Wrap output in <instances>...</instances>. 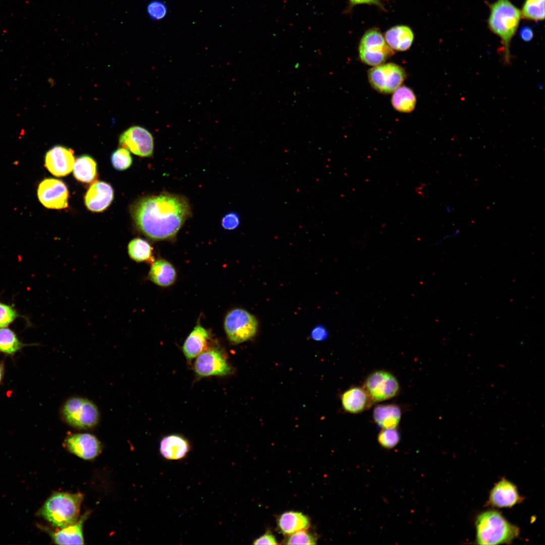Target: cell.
<instances>
[{
    "label": "cell",
    "instance_id": "cell-1",
    "mask_svg": "<svg viewBox=\"0 0 545 545\" xmlns=\"http://www.w3.org/2000/svg\"><path fill=\"white\" fill-rule=\"evenodd\" d=\"M131 214L146 237L154 241L170 240L190 217L191 210L184 196L164 192L139 199L132 206Z\"/></svg>",
    "mask_w": 545,
    "mask_h": 545
},
{
    "label": "cell",
    "instance_id": "cell-2",
    "mask_svg": "<svg viewBox=\"0 0 545 545\" xmlns=\"http://www.w3.org/2000/svg\"><path fill=\"white\" fill-rule=\"evenodd\" d=\"M521 17V11L509 0H497L490 5L488 27L501 38L505 64L510 62V44Z\"/></svg>",
    "mask_w": 545,
    "mask_h": 545
},
{
    "label": "cell",
    "instance_id": "cell-3",
    "mask_svg": "<svg viewBox=\"0 0 545 545\" xmlns=\"http://www.w3.org/2000/svg\"><path fill=\"white\" fill-rule=\"evenodd\" d=\"M475 526L476 542L478 544L508 543L519 534V529L516 526L511 524L495 510L480 514L476 518Z\"/></svg>",
    "mask_w": 545,
    "mask_h": 545
},
{
    "label": "cell",
    "instance_id": "cell-4",
    "mask_svg": "<svg viewBox=\"0 0 545 545\" xmlns=\"http://www.w3.org/2000/svg\"><path fill=\"white\" fill-rule=\"evenodd\" d=\"M83 497L81 493H54L45 502L40 514L56 527L62 528L72 524L79 519Z\"/></svg>",
    "mask_w": 545,
    "mask_h": 545
},
{
    "label": "cell",
    "instance_id": "cell-5",
    "mask_svg": "<svg viewBox=\"0 0 545 545\" xmlns=\"http://www.w3.org/2000/svg\"><path fill=\"white\" fill-rule=\"evenodd\" d=\"M62 420L69 425L79 429L95 427L100 420V413L92 401L80 397L67 399L61 409Z\"/></svg>",
    "mask_w": 545,
    "mask_h": 545
},
{
    "label": "cell",
    "instance_id": "cell-6",
    "mask_svg": "<svg viewBox=\"0 0 545 545\" xmlns=\"http://www.w3.org/2000/svg\"><path fill=\"white\" fill-rule=\"evenodd\" d=\"M224 326L228 339L231 343L238 344L250 339L256 334L258 321L247 310L237 308L227 313Z\"/></svg>",
    "mask_w": 545,
    "mask_h": 545
},
{
    "label": "cell",
    "instance_id": "cell-7",
    "mask_svg": "<svg viewBox=\"0 0 545 545\" xmlns=\"http://www.w3.org/2000/svg\"><path fill=\"white\" fill-rule=\"evenodd\" d=\"M394 53L380 31L375 28L367 30L359 45L360 60L364 64L376 66L383 64Z\"/></svg>",
    "mask_w": 545,
    "mask_h": 545
},
{
    "label": "cell",
    "instance_id": "cell-8",
    "mask_svg": "<svg viewBox=\"0 0 545 545\" xmlns=\"http://www.w3.org/2000/svg\"><path fill=\"white\" fill-rule=\"evenodd\" d=\"M406 77L404 70L394 63L374 66L368 71V79L371 86L378 92H393L403 82Z\"/></svg>",
    "mask_w": 545,
    "mask_h": 545
},
{
    "label": "cell",
    "instance_id": "cell-9",
    "mask_svg": "<svg viewBox=\"0 0 545 545\" xmlns=\"http://www.w3.org/2000/svg\"><path fill=\"white\" fill-rule=\"evenodd\" d=\"M373 402H381L395 397L399 393V383L391 373L385 370H377L370 374L364 384Z\"/></svg>",
    "mask_w": 545,
    "mask_h": 545
},
{
    "label": "cell",
    "instance_id": "cell-10",
    "mask_svg": "<svg viewBox=\"0 0 545 545\" xmlns=\"http://www.w3.org/2000/svg\"><path fill=\"white\" fill-rule=\"evenodd\" d=\"M194 370L200 377L223 376L230 374L232 368L221 351L217 348H210L206 349L196 357Z\"/></svg>",
    "mask_w": 545,
    "mask_h": 545
},
{
    "label": "cell",
    "instance_id": "cell-11",
    "mask_svg": "<svg viewBox=\"0 0 545 545\" xmlns=\"http://www.w3.org/2000/svg\"><path fill=\"white\" fill-rule=\"evenodd\" d=\"M119 141L120 147L125 148L135 155L150 157L153 154V136L142 127H130L121 134Z\"/></svg>",
    "mask_w": 545,
    "mask_h": 545
},
{
    "label": "cell",
    "instance_id": "cell-12",
    "mask_svg": "<svg viewBox=\"0 0 545 545\" xmlns=\"http://www.w3.org/2000/svg\"><path fill=\"white\" fill-rule=\"evenodd\" d=\"M37 196L40 202L48 208L60 209L68 206L69 191L62 181L47 178L39 184Z\"/></svg>",
    "mask_w": 545,
    "mask_h": 545
},
{
    "label": "cell",
    "instance_id": "cell-13",
    "mask_svg": "<svg viewBox=\"0 0 545 545\" xmlns=\"http://www.w3.org/2000/svg\"><path fill=\"white\" fill-rule=\"evenodd\" d=\"M65 447L71 453L84 460H92L100 453L101 445L99 440L88 433L69 434L65 439Z\"/></svg>",
    "mask_w": 545,
    "mask_h": 545
},
{
    "label": "cell",
    "instance_id": "cell-14",
    "mask_svg": "<svg viewBox=\"0 0 545 545\" xmlns=\"http://www.w3.org/2000/svg\"><path fill=\"white\" fill-rule=\"evenodd\" d=\"M74 151L68 147L57 145L49 150L45 156V166L53 175L63 177L73 170Z\"/></svg>",
    "mask_w": 545,
    "mask_h": 545
},
{
    "label": "cell",
    "instance_id": "cell-15",
    "mask_svg": "<svg viewBox=\"0 0 545 545\" xmlns=\"http://www.w3.org/2000/svg\"><path fill=\"white\" fill-rule=\"evenodd\" d=\"M114 198V190L111 185L95 181L90 185L84 197L86 207L93 212H101L111 204Z\"/></svg>",
    "mask_w": 545,
    "mask_h": 545
},
{
    "label": "cell",
    "instance_id": "cell-16",
    "mask_svg": "<svg viewBox=\"0 0 545 545\" xmlns=\"http://www.w3.org/2000/svg\"><path fill=\"white\" fill-rule=\"evenodd\" d=\"M489 504L498 508L512 507L521 501L516 486L505 478L499 481L490 492Z\"/></svg>",
    "mask_w": 545,
    "mask_h": 545
},
{
    "label": "cell",
    "instance_id": "cell-17",
    "mask_svg": "<svg viewBox=\"0 0 545 545\" xmlns=\"http://www.w3.org/2000/svg\"><path fill=\"white\" fill-rule=\"evenodd\" d=\"M191 446L189 441L179 434H171L164 437L159 443L161 456L166 460H179L186 457Z\"/></svg>",
    "mask_w": 545,
    "mask_h": 545
},
{
    "label": "cell",
    "instance_id": "cell-18",
    "mask_svg": "<svg viewBox=\"0 0 545 545\" xmlns=\"http://www.w3.org/2000/svg\"><path fill=\"white\" fill-rule=\"evenodd\" d=\"M90 512L84 513L74 523L56 531L49 532L52 540L58 544H84L83 527Z\"/></svg>",
    "mask_w": 545,
    "mask_h": 545
},
{
    "label": "cell",
    "instance_id": "cell-19",
    "mask_svg": "<svg viewBox=\"0 0 545 545\" xmlns=\"http://www.w3.org/2000/svg\"><path fill=\"white\" fill-rule=\"evenodd\" d=\"M341 402L346 411L353 414L364 411L373 403L365 389L359 387L346 391L341 396Z\"/></svg>",
    "mask_w": 545,
    "mask_h": 545
},
{
    "label": "cell",
    "instance_id": "cell-20",
    "mask_svg": "<svg viewBox=\"0 0 545 545\" xmlns=\"http://www.w3.org/2000/svg\"><path fill=\"white\" fill-rule=\"evenodd\" d=\"M209 340V334L206 329L197 324L186 339L183 346V353L188 360L197 357L206 349Z\"/></svg>",
    "mask_w": 545,
    "mask_h": 545
},
{
    "label": "cell",
    "instance_id": "cell-21",
    "mask_svg": "<svg viewBox=\"0 0 545 545\" xmlns=\"http://www.w3.org/2000/svg\"><path fill=\"white\" fill-rule=\"evenodd\" d=\"M148 277L154 284L160 287H166L175 283L177 279V272L170 262L164 259H158L152 263Z\"/></svg>",
    "mask_w": 545,
    "mask_h": 545
},
{
    "label": "cell",
    "instance_id": "cell-22",
    "mask_svg": "<svg viewBox=\"0 0 545 545\" xmlns=\"http://www.w3.org/2000/svg\"><path fill=\"white\" fill-rule=\"evenodd\" d=\"M385 39L392 49L405 51L411 46L414 39V34L408 26L398 25L386 31Z\"/></svg>",
    "mask_w": 545,
    "mask_h": 545
},
{
    "label": "cell",
    "instance_id": "cell-23",
    "mask_svg": "<svg viewBox=\"0 0 545 545\" xmlns=\"http://www.w3.org/2000/svg\"><path fill=\"white\" fill-rule=\"evenodd\" d=\"M401 417V409L396 404L378 405L373 411L374 421L382 428H396Z\"/></svg>",
    "mask_w": 545,
    "mask_h": 545
},
{
    "label": "cell",
    "instance_id": "cell-24",
    "mask_svg": "<svg viewBox=\"0 0 545 545\" xmlns=\"http://www.w3.org/2000/svg\"><path fill=\"white\" fill-rule=\"evenodd\" d=\"M308 518L303 514L288 511L281 514L278 520V526L281 532L290 535L296 532L306 530L309 527Z\"/></svg>",
    "mask_w": 545,
    "mask_h": 545
},
{
    "label": "cell",
    "instance_id": "cell-25",
    "mask_svg": "<svg viewBox=\"0 0 545 545\" xmlns=\"http://www.w3.org/2000/svg\"><path fill=\"white\" fill-rule=\"evenodd\" d=\"M73 175L77 180L89 183L97 177V164L90 156L83 155L77 158L73 167Z\"/></svg>",
    "mask_w": 545,
    "mask_h": 545
},
{
    "label": "cell",
    "instance_id": "cell-26",
    "mask_svg": "<svg viewBox=\"0 0 545 545\" xmlns=\"http://www.w3.org/2000/svg\"><path fill=\"white\" fill-rule=\"evenodd\" d=\"M393 92L391 101L395 110L402 113H410L414 109L416 99L410 88L402 86Z\"/></svg>",
    "mask_w": 545,
    "mask_h": 545
},
{
    "label": "cell",
    "instance_id": "cell-27",
    "mask_svg": "<svg viewBox=\"0 0 545 545\" xmlns=\"http://www.w3.org/2000/svg\"><path fill=\"white\" fill-rule=\"evenodd\" d=\"M152 250L147 241L140 238L132 239L128 245L129 257L137 262L150 261L152 259Z\"/></svg>",
    "mask_w": 545,
    "mask_h": 545
},
{
    "label": "cell",
    "instance_id": "cell-28",
    "mask_svg": "<svg viewBox=\"0 0 545 545\" xmlns=\"http://www.w3.org/2000/svg\"><path fill=\"white\" fill-rule=\"evenodd\" d=\"M24 346L13 330L6 327L0 328V352L12 355Z\"/></svg>",
    "mask_w": 545,
    "mask_h": 545
},
{
    "label": "cell",
    "instance_id": "cell-29",
    "mask_svg": "<svg viewBox=\"0 0 545 545\" xmlns=\"http://www.w3.org/2000/svg\"><path fill=\"white\" fill-rule=\"evenodd\" d=\"M521 16L526 19L540 21L544 19V0H525Z\"/></svg>",
    "mask_w": 545,
    "mask_h": 545
},
{
    "label": "cell",
    "instance_id": "cell-30",
    "mask_svg": "<svg viewBox=\"0 0 545 545\" xmlns=\"http://www.w3.org/2000/svg\"><path fill=\"white\" fill-rule=\"evenodd\" d=\"M111 162L115 169L124 171L131 166L132 158L129 150L120 147L113 152Z\"/></svg>",
    "mask_w": 545,
    "mask_h": 545
},
{
    "label": "cell",
    "instance_id": "cell-31",
    "mask_svg": "<svg viewBox=\"0 0 545 545\" xmlns=\"http://www.w3.org/2000/svg\"><path fill=\"white\" fill-rule=\"evenodd\" d=\"M377 440L382 447L387 449H391L398 444L400 440V435L396 428H383L378 435Z\"/></svg>",
    "mask_w": 545,
    "mask_h": 545
},
{
    "label": "cell",
    "instance_id": "cell-32",
    "mask_svg": "<svg viewBox=\"0 0 545 545\" xmlns=\"http://www.w3.org/2000/svg\"><path fill=\"white\" fill-rule=\"evenodd\" d=\"M19 316L13 306L0 301V328L7 327Z\"/></svg>",
    "mask_w": 545,
    "mask_h": 545
},
{
    "label": "cell",
    "instance_id": "cell-33",
    "mask_svg": "<svg viewBox=\"0 0 545 545\" xmlns=\"http://www.w3.org/2000/svg\"><path fill=\"white\" fill-rule=\"evenodd\" d=\"M287 544H315V537L306 530L296 532L291 535L286 540Z\"/></svg>",
    "mask_w": 545,
    "mask_h": 545
},
{
    "label": "cell",
    "instance_id": "cell-34",
    "mask_svg": "<svg viewBox=\"0 0 545 545\" xmlns=\"http://www.w3.org/2000/svg\"><path fill=\"white\" fill-rule=\"evenodd\" d=\"M147 11L149 16L155 20L162 19L167 12L165 5L158 1H153L149 3Z\"/></svg>",
    "mask_w": 545,
    "mask_h": 545
},
{
    "label": "cell",
    "instance_id": "cell-35",
    "mask_svg": "<svg viewBox=\"0 0 545 545\" xmlns=\"http://www.w3.org/2000/svg\"><path fill=\"white\" fill-rule=\"evenodd\" d=\"M240 223L239 214L235 212L227 213L222 218V226L226 230H233L238 227Z\"/></svg>",
    "mask_w": 545,
    "mask_h": 545
},
{
    "label": "cell",
    "instance_id": "cell-36",
    "mask_svg": "<svg viewBox=\"0 0 545 545\" xmlns=\"http://www.w3.org/2000/svg\"><path fill=\"white\" fill-rule=\"evenodd\" d=\"M254 544H277L278 542L275 536L270 532H266L264 534L257 538L253 542Z\"/></svg>",
    "mask_w": 545,
    "mask_h": 545
},
{
    "label": "cell",
    "instance_id": "cell-37",
    "mask_svg": "<svg viewBox=\"0 0 545 545\" xmlns=\"http://www.w3.org/2000/svg\"><path fill=\"white\" fill-rule=\"evenodd\" d=\"M327 336V331L324 328L321 326L314 328L311 333L312 339L315 341H322L325 339Z\"/></svg>",
    "mask_w": 545,
    "mask_h": 545
},
{
    "label": "cell",
    "instance_id": "cell-38",
    "mask_svg": "<svg viewBox=\"0 0 545 545\" xmlns=\"http://www.w3.org/2000/svg\"><path fill=\"white\" fill-rule=\"evenodd\" d=\"M350 9L353 6L360 4H368L376 6L384 10V7L379 0H348Z\"/></svg>",
    "mask_w": 545,
    "mask_h": 545
},
{
    "label": "cell",
    "instance_id": "cell-39",
    "mask_svg": "<svg viewBox=\"0 0 545 545\" xmlns=\"http://www.w3.org/2000/svg\"><path fill=\"white\" fill-rule=\"evenodd\" d=\"M519 35L522 40L529 41L533 38V32L530 27L524 26L520 29Z\"/></svg>",
    "mask_w": 545,
    "mask_h": 545
},
{
    "label": "cell",
    "instance_id": "cell-40",
    "mask_svg": "<svg viewBox=\"0 0 545 545\" xmlns=\"http://www.w3.org/2000/svg\"><path fill=\"white\" fill-rule=\"evenodd\" d=\"M445 209L448 213H451L454 210V208L452 206L449 205L446 206Z\"/></svg>",
    "mask_w": 545,
    "mask_h": 545
},
{
    "label": "cell",
    "instance_id": "cell-41",
    "mask_svg": "<svg viewBox=\"0 0 545 545\" xmlns=\"http://www.w3.org/2000/svg\"><path fill=\"white\" fill-rule=\"evenodd\" d=\"M3 372H4L3 367L0 364V382L2 380V377H3Z\"/></svg>",
    "mask_w": 545,
    "mask_h": 545
}]
</instances>
